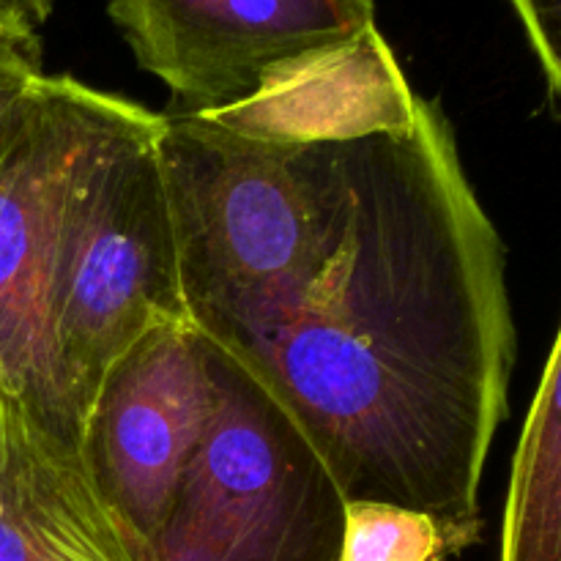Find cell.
<instances>
[{"mask_svg":"<svg viewBox=\"0 0 561 561\" xmlns=\"http://www.w3.org/2000/svg\"><path fill=\"white\" fill-rule=\"evenodd\" d=\"M157 157L192 327L219 343L312 268L343 190V140H261L175 113L162 115Z\"/></svg>","mask_w":561,"mask_h":561,"instance_id":"7a4b0ae2","label":"cell"},{"mask_svg":"<svg viewBox=\"0 0 561 561\" xmlns=\"http://www.w3.org/2000/svg\"><path fill=\"white\" fill-rule=\"evenodd\" d=\"M162 115L142 110L82 164L60 214L42 327L60 414L80 447L85 411L118 356L162 323H192L157 157Z\"/></svg>","mask_w":561,"mask_h":561,"instance_id":"3957f363","label":"cell"},{"mask_svg":"<svg viewBox=\"0 0 561 561\" xmlns=\"http://www.w3.org/2000/svg\"><path fill=\"white\" fill-rule=\"evenodd\" d=\"M416 99L387 38L370 27L274 75L247 102L203 115L261 140L329 142L409 124Z\"/></svg>","mask_w":561,"mask_h":561,"instance_id":"9c48e42d","label":"cell"},{"mask_svg":"<svg viewBox=\"0 0 561 561\" xmlns=\"http://www.w3.org/2000/svg\"><path fill=\"white\" fill-rule=\"evenodd\" d=\"M214 403L206 337L162 323L110 365L80 427V458L129 559L162 524Z\"/></svg>","mask_w":561,"mask_h":561,"instance_id":"8992f818","label":"cell"},{"mask_svg":"<svg viewBox=\"0 0 561 561\" xmlns=\"http://www.w3.org/2000/svg\"><path fill=\"white\" fill-rule=\"evenodd\" d=\"M0 561H131L80 449L0 367Z\"/></svg>","mask_w":561,"mask_h":561,"instance_id":"ba28073f","label":"cell"},{"mask_svg":"<svg viewBox=\"0 0 561 561\" xmlns=\"http://www.w3.org/2000/svg\"><path fill=\"white\" fill-rule=\"evenodd\" d=\"M38 16L14 0H0V118L44 75Z\"/></svg>","mask_w":561,"mask_h":561,"instance_id":"7c38bea8","label":"cell"},{"mask_svg":"<svg viewBox=\"0 0 561 561\" xmlns=\"http://www.w3.org/2000/svg\"><path fill=\"white\" fill-rule=\"evenodd\" d=\"M142 110L69 75H42L0 118V367L75 447L44 345L49 257L82 164Z\"/></svg>","mask_w":561,"mask_h":561,"instance_id":"5b68a950","label":"cell"},{"mask_svg":"<svg viewBox=\"0 0 561 561\" xmlns=\"http://www.w3.org/2000/svg\"><path fill=\"white\" fill-rule=\"evenodd\" d=\"M214 403L151 540L131 561H340L348 502L283 403L206 337Z\"/></svg>","mask_w":561,"mask_h":561,"instance_id":"277c9868","label":"cell"},{"mask_svg":"<svg viewBox=\"0 0 561 561\" xmlns=\"http://www.w3.org/2000/svg\"><path fill=\"white\" fill-rule=\"evenodd\" d=\"M14 3H20L22 9L31 11L33 16H38V20H42V22H47V16L53 14L55 0H14Z\"/></svg>","mask_w":561,"mask_h":561,"instance_id":"5bb4252c","label":"cell"},{"mask_svg":"<svg viewBox=\"0 0 561 561\" xmlns=\"http://www.w3.org/2000/svg\"><path fill=\"white\" fill-rule=\"evenodd\" d=\"M107 14L181 113H219L376 27V0H107Z\"/></svg>","mask_w":561,"mask_h":561,"instance_id":"52a82bcc","label":"cell"},{"mask_svg":"<svg viewBox=\"0 0 561 561\" xmlns=\"http://www.w3.org/2000/svg\"><path fill=\"white\" fill-rule=\"evenodd\" d=\"M510 5L518 14L524 25L526 38L535 49L540 69L548 82V96L559 104L561 96V53H559V33H561V0H510Z\"/></svg>","mask_w":561,"mask_h":561,"instance_id":"4fadbf2b","label":"cell"},{"mask_svg":"<svg viewBox=\"0 0 561 561\" xmlns=\"http://www.w3.org/2000/svg\"><path fill=\"white\" fill-rule=\"evenodd\" d=\"M561 340L557 334L520 431L502 561H561Z\"/></svg>","mask_w":561,"mask_h":561,"instance_id":"30bf717a","label":"cell"},{"mask_svg":"<svg viewBox=\"0 0 561 561\" xmlns=\"http://www.w3.org/2000/svg\"><path fill=\"white\" fill-rule=\"evenodd\" d=\"M458 557L438 524L392 504H348L340 561H449Z\"/></svg>","mask_w":561,"mask_h":561,"instance_id":"8fae6325","label":"cell"},{"mask_svg":"<svg viewBox=\"0 0 561 561\" xmlns=\"http://www.w3.org/2000/svg\"><path fill=\"white\" fill-rule=\"evenodd\" d=\"M217 345L288 409L345 502L427 515L455 553L480 537L515 323L502 236L436 102L343 140V190L312 268Z\"/></svg>","mask_w":561,"mask_h":561,"instance_id":"6da1fadb","label":"cell"}]
</instances>
